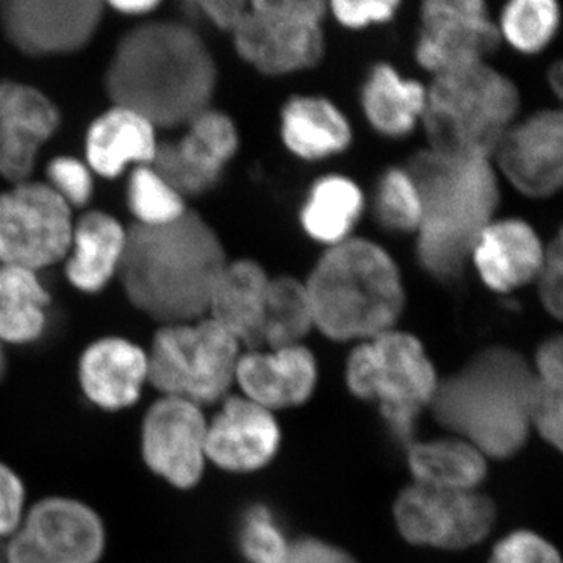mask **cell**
Masks as SVG:
<instances>
[{"mask_svg": "<svg viewBox=\"0 0 563 563\" xmlns=\"http://www.w3.org/2000/svg\"><path fill=\"white\" fill-rule=\"evenodd\" d=\"M217 65L206 41L173 20L143 22L114 47L106 73L107 95L155 129L185 128L210 109Z\"/></svg>", "mask_w": 563, "mask_h": 563, "instance_id": "1", "label": "cell"}, {"mask_svg": "<svg viewBox=\"0 0 563 563\" xmlns=\"http://www.w3.org/2000/svg\"><path fill=\"white\" fill-rule=\"evenodd\" d=\"M228 263L213 228L187 210L168 224L129 228L118 277L141 313L162 325L181 324L206 318Z\"/></svg>", "mask_w": 563, "mask_h": 563, "instance_id": "2", "label": "cell"}, {"mask_svg": "<svg viewBox=\"0 0 563 563\" xmlns=\"http://www.w3.org/2000/svg\"><path fill=\"white\" fill-rule=\"evenodd\" d=\"M533 387L536 374L520 352L492 346L439 380L429 409L485 457L510 459L523 450L532 429Z\"/></svg>", "mask_w": 563, "mask_h": 563, "instance_id": "3", "label": "cell"}, {"mask_svg": "<svg viewBox=\"0 0 563 563\" xmlns=\"http://www.w3.org/2000/svg\"><path fill=\"white\" fill-rule=\"evenodd\" d=\"M406 169L420 195L417 251L422 268L439 280L459 279L498 206L495 169L483 158L432 150L418 152Z\"/></svg>", "mask_w": 563, "mask_h": 563, "instance_id": "4", "label": "cell"}, {"mask_svg": "<svg viewBox=\"0 0 563 563\" xmlns=\"http://www.w3.org/2000/svg\"><path fill=\"white\" fill-rule=\"evenodd\" d=\"M306 288L314 328L335 342H366L391 331L406 302L398 266L368 240L332 246L314 266Z\"/></svg>", "mask_w": 563, "mask_h": 563, "instance_id": "5", "label": "cell"}, {"mask_svg": "<svg viewBox=\"0 0 563 563\" xmlns=\"http://www.w3.org/2000/svg\"><path fill=\"white\" fill-rule=\"evenodd\" d=\"M520 95L509 77L487 63L437 74L426 88L424 122L431 150L488 161L514 125Z\"/></svg>", "mask_w": 563, "mask_h": 563, "instance_id": "6", "label": "cell"}, {"mask_svg": "<svg viewBox=\"0 0 563 563\" xmlns=\"http://www.w3.org/2000/svg\"><path fill=\"white\" fill-rule=\"evenodd\" d=\"M346 380L352 395L377 404L388 428L402 442H409L439 385L420 340L395 329L355 347L347 361Z\"/></svg>", "mask_w": 563, "mask_h": 563, "instance_id": "7", "label": "cell"}, {"mask_svg": "<svg viewBox=\"0 0 563 563\" xmlns=\"http://www.w3.org/2000/svg\"><path fill=\"white\" fill-rule=\"evenodd\" d=\"M240 357V343L210 318L162 325L147 354V383L198 406L220 401Z\"/></svg>", "mask_w": 563, "mask_h": 563, "instance_id": "8", "label": "cell"}, {"mask_svg": "<svg viewBox=\"0 0 563 563\" xmlns=\"http://www.w3.org/2000/svg\"><path fill=\"white\" fill-rule=\"evenodd\" d=\"M320 0H255L232 32L240 57L266 76L309 69L324 54Z\"/></svg>", "mask_w": 563, "mask_h": 563, "instance_id": "9", "label": "cell"}, {"mask_svg": "<svg viewBox=\"0 0 563 563\" xmlns=\"http://www.w3.org/2000/svg\"><path fill=\"white\" fill-rule=\"evenodd\" d=\"M73 209L49 185L25 180L0 195V265L38 273L66 258Z\"/></svg>", "mask_w": 563, "mask_h": 563, "instance_id": "10", "label": "cell"}, {"mask_svg": "<svg viewBox=\"0 0 563 563\" xmlns=\"http://www.w3.org/2000/svg\"><path fill=\"white\" fill-rule=\"evenodd\" d=\"M393 514L407 542L451 551L483 542L496 520L495 503L483 493L417 483L399 493Z\"/></svg>", "mask_w": 563, "mask_h": 563, "instance_id": "11", "label": "cell"}, {"mask_svg": "<svg viewBox=\"0 0 563 563\" xmlns=\"http://www.w3.org/2000/svg\"><path fill=\"white\" fill-rule=\"evenodd\" d=\"M106 548L101 518L84 503L47 498L33 506L5 547L9 563H98Z\"/></svg>", "mask_w": 563, "mask_h": 563, "instance_id": "12", "label": "cell"}, {"mask_svg": "<svg viewBox=\"0 0 563 563\" xmlns=\"http://www.w3.org/2000/svg\"><path fill=\"white\" fill-rule=\"evenodd\" d=\"M499 40V29L481 0H429L421 7L415 55L422 68L437 76L487 63Z\"/></svg>", "mask_w": 563, "mask_h": 563, "instance_id": "13", "label": "cell"}, {"mask_svg": "<svg viewBox=\"0 0 563 563\" xmlns=\"http://www.w3.org/2000/svg\"><path fill=\"white\" fill-rule=\"evenodd\" d=\"M98 0H9L0 3V24L16 49L32 57L79 52L98 32Z\"/></svg>", "mask_w": 563, "mask_h": 563, "instance_id": "14", "label": "cell"}, {"mask_svg": "<svg viewBox=\"0 0 563 563\" xmlns=\"http://www.w3.org/2000/svg\"><path fill=\"white\" fill-rule=\"evenodd\" d=\"M185 128L179 141L158 143L151 163L184 199L213 190L239 151V132L222 111L210 107Z\"/></svg>", "mask_w": 563, "mask_h": 563, "instance_id": "15", "label": "cell"}, {"mask_svg": "<svg viewBox=\"0 0 563 563\" xmlns=\"http://www.w3.org/2000/svg\"><path fill=\"white\" fill-rule=\"evenodd\" d=\"M207 424L198 404L163 396L141 431V453L151 472L173 487H195L206 468Z\"/></svg>", "mask_w": 563, "mask_h": 563, "instance_id": "16", "label": "cell"}, {"mask_svg": "<svg viewBox=\"0 0 563 563\" xmlns=\"http://www.w3.org/2000/svg\"><path fill=\"white\" fill-rule=\"evenodd\" d=\"M507 180L526 196L550 198L563 179V124L559 110H543L515 124L495 151Z\"/></svg>", "mask_w": 563, "mask_h": 563, "instance_id": "17", "label": "cell"}, {"mask_svg": "<svg viewBox=\"0 0 563 563\" xmlns=\"http://www.w3.org/2000/svg\"><path fill=\"white\" fill-rule=\"evenodd\" d=\"M60 128V111L38 88L0 84V176L11 185L31 180L36 157Z\"/></svg>", "mask_w": 563, "mask_h": 563, "instance_id": "18", "label": "cell"}, {"mask_svg": "<svg viewBox=\"0 0 563 563\" xmlns=\"http://www.w3.org/2000/svg\"><path fill=\"white\" fill-rule=\"evenodd\" d=\"M280 431L273 412L246 398L225 399L207 424V461L231 473L268 465L279 450Z\"/></svg>", "mask_w": 563, "mask_h": 563, "instance_id": "19", "label": "cell"}, {"mask_svg": "<svg viewBox=\"0 0 563 563\" xmlns=\"http://www.w3.org/2000/svg\"><path fill=\"white\" fill-rule=\"evenodd\" d=\"M317 379V361L301 343L242 355L235 373L246 399L269 412L309 401Z\"/></svg>", "mask_w": 563, "mask_h": 563, "instance_id": "20", "label": "cell"}, {"mask_svg": "<svg viewBox=\"0 0 563 563\" xmlns=\"http://www.w3.org/2000/svg\"><path fill=\"white\" fill-rule=\"evenodd\" d=\"M79 383L99 409H128L139 401L147 383V354L120 336L98 340L81 354Z\"/></svg>", "mask_w": 563, "mask_h": 563, "instance_id": "21", "label": "cell"}, {"mask_svg": "<svg viewBox=\"0 0 563 563\" xmlns=\"http://www.w3.org/2000/svg\"><path fill=\"white\" fill-rule=\"evenodd\" d=\"M543 258V244L528 222L503 220L484 229L470 261L490 290L509 292L536 279Z\"/></svg>", "mask_w": 563, "mask_h": 563, "instance_id": "22", "label": "cell"}, {"mask_svg": "<svg viewBox=\"0 0 563 563\" xmlns=\"http://www.w3.org/2000/svg\"><path fill=\"white\" fill-rule=\"evenodd\" d=\"M268 274L252 261L229 262L211 292L210 320L247 347L263 344Z\"/></svg>", "mask_w": 563, "mask_h": 563, "instance_id": "23", "label": "cell"}, {"mask_svg": "<svg viewBox=\"0 0 563 563\" xmlns=\"http://www.w3.org/2000/svg\"><path fill=\"white\" fill-rule=\"evenodd\" d=\"M157 147V129L118 106L92 122L85 140L88 168L107 179L120 177L129 166L151 165Z\"/></svg>", "mask_w": 563, "mask_h": 563, "instance_id": "24", "label": "cell"}, {"mask_svg": "<svg viewBox=\"0 0 563 563\" xmlns=\"http://www.w3.org/2000/svg\"><path fill=\"white\" fill-rule=\"evenodd\" d=\"M128 229L106 211H88L74 222L66 277L77 290L98 292L120 272Z\"/></svg>", "mask_w": 563, "mask_h": 563, "instance_id": "25", "label": "cell"}, {"mask_svg": "<svg viewBox=\"0 0 563 563\" xmlns=\"http://www.w3.org/2000/svg\"><path fill=\"white\" fill-rule=\"evenodd\" d=\"M280 132L285 146L303 161L339 154L352 140L350 122L342 111L317 96L291 98L282 110Z\"/></svg>", "mask_w": 563, "mask_h": 563, "instance_id": "26", "label": "cell"}, {"mask_svg": "<svg viewBox=\"0 0 563 563\" xmlns=\"http://www.w3.org/2000/svg\"><path fill=\"white\" fill-rule=\"evenodd\" d=\"M407 463L415 483L443 490H477L487 476V457L459 437L410 444Z\"/></svg>", "mask_w": 563, "mask_h": 563, "instance_id": "27", "label": "cell"}, {"mask_svg": "<svg viewBox=\"0 0 563 563\" xmlns=\"http://www.w3.org/2000/svg\"><path fill=\"white\" fill-rule=\"evenodd\" d=\"M426 88L404 79L390 65L374 66L363 85L362 106L369 124L385 136L407 135L421 121Z\"/></svg>", "mask_w": 563, "mask_h": 563, "instance_id": "28", "label": "cell"}, {"mask_svg": "<svg viewBox=\"0 0 563 563\" xmlns=\"http://www.w3.org/2000/svg\"><path fill=\"white\" fill-rule=\"evenodd\" d=\"M49 302L38 273L0 265V343L27 344L41 339Z\"/></svg>", "mask_w": 563, "mask_h": 563, "instance_id": "29", "label": "cell"}, {"mask_svg": "<svg viewBox=\"0 0 563 563\" xmlns=\"http://www.w3.org/2000/svg\"><path fill=\"white\" fill-rule=\"evenodd\" d=\"M362 209V191L354 181L342 176L322 177L313 185L302 206L303 231L314 242L336 246L346 242Z\"/></svg>", "mask_w": 563, "mask_h": 563, "instance_id": "30", "label": "cell"}, {"mask_svg": "<svg viewBox=\"0 0 563 563\" xmlns=\"http://www.w3.org/2000/svg\"><path fill=\"white\" fill-rule=\"evenodd\" d=\"M312 328V306L306 284L292 277L269 282L263 344L269 350L299 344Z\"/></svg>", "mask_w": 563, "mask_h": 563, "instance_id": "31", "label": "cell"}, {"mask_svg": "<svg viewBox=\"0 0 563 563\" xmlns=\"http://www.w3.org/2000/svg\"><path fill=\"white\" fill-rule=\"evenodd\" d=\"M559 20L561 13L553 0H515L503 11L499 35L515 49L533 54L553 40Z\"/></svg>", "mask_w": 563, "mask_h": 563, "instance_id": "32", "label": "cell"}, {"mask_svg": "<svg viewBox=\"0 0 563 563\" xmlns=\"http://www.w3.org/2000/svg\"><path fill=\"white\" fill-rule=\"evenodd\" d=\"M128 206L139 225L168 224L188 210L185 199L151 165L132 169Z\"/></svg>", "mask_w": 563, "mask_h": 563, "instance_id": "33", "label": "cell"}, {"mask_svg": "<svg viewBox=\"0 0 563 563\" xmlns=\"http://www.w3.org/2000/svg\"><path fill=\"white\" fill-rule=\"evenodd\" d=\"M374 210L377 220L390 231H418L421 221L420 195L407 169H388L380 177Z\"/></svg>", "mask_w": 563, "mask_h": 563, "instance_id": "34", "label": "cell"}, {"mask_svg": "<svg viewBox=\"0 0 563 563\" xmlns=\"http://www.w3.org/2000/svg\"><path fill=\"white\" fill-rule=\"evenodd\" d=\"M290 543L268 507L254 506L244 514L239 547L247 562L280 563Z\"/></svg>", "mask_w": 563, "mask_h": 563, "instance_id": "35", "label": "cell"}, {"mask_svg": "<svg viewBox=\"0 0 563 563\" xmlns=\"http://www.w3.org/2000/svg\"><path fill=\"white\" fill-rule=\"evenodd\" d=\"M46 176L47 185L60 196L63 201L68 203L70 209L85 207L90 202L92 190H95V180H92V172L88 168L87 163L62 155V157L49 162Z\"/></svg>", "mask_w": 563, "mask_h": 563, "instance_id": "36", "label": "cell"}, {"mask_svg": "<svg viewBox=\"0 0 563 563\" xmlns=\"http://www.w3.org/2000/svg\"><path fill=\"white\" fill-rule=\"evenodd\" d=\"M488 563H562L558 550L531 531H517L504 537L493 548Z\"/></svg>", "mask_w": 563, "mask_h": 563, "instance_id": "37", "label": "cell"}, {"mask_svg": "<svg viewBox=\"0 0 563 563\" xmlns=\"http://www.w3.org/2000/svg\"><path fill=\"white\" fill-rule=\"evenodd\" d=\"M562 388L539 383L536 377L529 409L531 428L558 450L562 448Z\"/></svg>", "mask_w": 563, "mask_h": 563, "instance_id": "38", "label": "cell"}, {"mask_svg": "<svg viewBox=\"0 0 563 563\" xmlns=\"http://www.w3.org/2000/svg\"><path fill=\"white\" fill-rule=\"evenodd\" d=\"M539 280V296L547 312L554 318L562 317V288H563V250L562 236L559 233L554 242L544 250V258L540 272L536 277Z\"/></svg>", "mask_w": 563, "mask_h": 563, "instance_id": "39", "label": "cell"}, {"mask_svg": "<svg viewBox=\"0 0 563 563\" xmlns=\"http://www.w3.org/2000/svg\"><path fill=\"white\" fill-rule=\"evenodd\" d=\"M331 9L333 16L344 27L365 29L368 25L390 21L399 9V2L396 0H362V2L336 0Z\"/></svg>", "mask_w": 563, "mask_h": 563, "instance_id": "40", "label": "cell"}, {"mask_svg": "<svg viewBox=\"0 0 563 563\" xmlns=\"http://www.w3.org/2000/svg\"><path fill=\"white\" fill-rule=\"evenodd\" d=\"M25 509V488L16 473L0 462V540L20 528Z\"/></svg>", "mask_w": 563, "mask_h": 563, "instance_id": "41", "label": "cell"}, {"mask_svg": "<svg viewBox=\"0 0 563 563\" xmlns=\"http://www.w3.org/2000/svg\"><path fill=\"white\" fill-rule=\"evenodd\" d=\"M280 563H357L342 548L318 539H301L290 543Z\"/></svg>", "mask_w": 563, "mask_h": 563, "instance_id": "42", "label": "cell"}, {"mask_svg": "<svg viewBox=\"0 0 563 563\" xmlns=\"http://www.w3.org/2000/svg\"><path fill=\"white\" fill-rule=\"evenodd\" d=\"M563 351L561 336H553L540 344L536 354L533 374L537 380L551 387L562 388L563 385Z\"/></svg>", "mask_w": 563, "mask_h": 563, "instance_id": "43", "label": "cell"}, {"mask_svg": "<svg viewBox=\"0 0 563 563\" xmlns=\"http://www.w3.org/2000/svg\"><path fill=\"white\" fill-rule=\"evenodd\" d=\"M196 7L202 11L203 16L225 32L235 31L236 25L246 14L250 3L243 0H199Z\"/></svg>", "mask_w": 563, "mask_h": 563, "instance_id": "44", "label": "cell"}, {"mask_svg": "<svg viewBox=\"0 0 563 563\" xmlns=\"http://www.w3.org/2000/svg\"><path fill=\"white\" fill-rule=\"evenodd\" d=\"M111 9L118 11V13L129 14V16H141V14H147L150 11H154L158 7V2L154 0H122V2H111Z\"/></svg>", "mask_w": 563, "mask_h": 563, "instance_id": "45", "label": "cell"}, {"mask_svg": "<svg viewBox=\"0 0 563 563\" xmlns=\"http://www.w3.org/2000/svg\"><path fill=\"white\" fill-rule=\"evenodd\" d=\"M550 80H551V87H553V90L558 92V95H561V88H562V68L561 65H555L553 70L550 73Z\"/></svg>", "mask_w": 563, "mask_h": 563, "instance_id": "46", "label": "cell"}, {"mask_svg": "<svg viewBox=\"0 0 563 563\" xmlns=\"http://www.w3.org/2000/svg\"><path fill=\"white\" fill-rule=\"evenodd\" d=\"M7 372V355L5 351H3V344L0 343V380L3 379Z\"/></svg>", "mask_w": 563, "mask_h": 563, "instance_id": "47", "label": "cell"}, {"mask_svg": "<svg viewBox=\"0 0 563 563\" xmlns=\"http://www.w3.org/2000/svg\"><path fill=\"white\" fill-rule=\"evenodd\" d=\"M0 563H9L7 562L5 547H2V544H0Z\"/></svg>", "mask_w": 563, "mask_h": 563, "instance_id": "48", "label": "cell"}]
</instances>
